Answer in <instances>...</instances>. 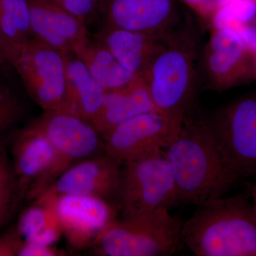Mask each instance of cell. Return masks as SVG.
<instances>
[{"label":"cell","mask_w":256,"mask_h":256,"mask_svg":"<svg viewBox=\"0 0 256 256\" xmlns=\"http://www.w3.org/2000/svg\"><path fill=\"white\" fill-rule=\"evenodd\" d=\"M180 203L198 205L224 196L239 182L224 158L208 119L193 110L164 149Z\"/></svg>","instance_id":"6da1fadb"},{"label":"cell","mask_w":256,"mask_h":256,"mask_svg":"<svg viewBox=\"0 0 256 256\" xmlns=\"http://www.w3.org/2000/svg\"><path fill=\"white\" fill-rule=\"evenodd\" d=\"M190 24L181 22L160 36L141 75L154 110L170 124L172 139L193 110L196 92L198 52L196 35Z\"/></svg>","instance_id":"7a4b0ae2"},{"label":"cell","mask_w":256,"mask_h":256,"mask_svg":"<svg viewBox=\"0 0 256 256\" xmlns=\"http://www.w3.org/2000/svg\"><path fill=\"white\" fill-rule=\"evenodd\" d=\"M182 242L196 256H256V213L249 191L198 205Z\"/></svg>","instance_id":"3957f363"},{"label":"cell","mask_w":256,"mask_h":256,"mask_svg":"<svg viewBox=\"0 0 256 256\" xmlns=\"http://www.w3.org/2000/svg\"><path fill=\"white\" fill-rule=\"evenodd\" d=\"M184 222L164 207L136 216L116 218L102 230L92 247L100 256H172L182 244Z\"/></svg>","instance_id":"277c9868"},{"label":"cell","mask_w":256,"mask_h":256,"mask_svg":"<svg viewBox=\"0 0 256 256\" xmlns=\"http://www.w3.org/2000/svg\"><path fill=\"white\" fill-rule=\"evenodd\" d=\"M117 200L122 218L180 204L164 149L121 164Z\"/></svg>","instance_id":"5b68a950"},{"label":"cell","mask_w":256,"mask_h":256,"mask_svg":"<svg viewBox=\"0 0 256 256\" xmlns=\"http://www.w3.org/2000/svg\"><path fill=\"white\" fill-rule=\"evenodd\" d=\"M207 119L238 181H256V95L248 94L230 101Z\"/></svg>","instance_id":"8992f818"},{"label":"cell","mask_w":256,"mask_h":256,"mask_svg":"<svg viewBox=\"0 0 256 256\" xmlns=\"http://www.w3.org/2000/svg\"><path fill=\"white\" fill-rule=\"evenodd\" d=\"M28 96L44 111H65L64 54L34 38L15 45L9 60Z\"/></svg>","instance_id":"52a82bcc"},{"label":"cell","mask_w":256,"mask_h":256,"mask_svg":"<svg viewBox=\"0 0 256 256\" xmlns=\"http://www.w3.org/2000/svg\"><path fill=\"white\" fill-rule=\"evenodd\" d=\"M30 126L46 136L58 152V176L78 162L104 154L100 132L92 122L76 114L44 111Z\"/></svg>","instance_id":"ba28073f"},{"label":"cell","mask_w":256,"mask_h":256,"mask_svg":"<svg viewBox=\"0 0 256 256\" xmlns=\"http://www.w3.org/2000/svg\"><path fill=\"white\" fill-rule=\"evenodd\" d=\"M38 198L50 202L62 234L76 250L92 246L102 230L116 220L117 207L100 197L60 195Z\"/></svg>","instance_id":"9c48e42d"},{"label":"cell","mask_w":256,"mask_h":256,"mask_svg":"<svg viewBox=\"0 0 256 256\" xmlns=\"http://www.w3.org/2000/svg\"><path fill=\"white\" fill-rule=\"evenodd\" d=\"M255 56L235 31L214 30L203 57L210 88L223 92L255 80Z\"/></svg>","instance_id":"30bf717a"},{"label":"cell","mask_w":256,"mask_h":256,"mask_svg":"<svg viewBox=\"0 0 256 256\" xmlns=\"http://www.w3.org/2000/svg\"><path fill=\"white\" fill-rule=\"evenodd\" d=\"M102 138L104 154L122 164L165 149L172 134L166 120L153 110L122 122Z\"/></svg>","instance_id":"8fae6325"},{"label":"cell","mask_w":256,"mask_h":256,"mask_svg":"<svg viewBox=\"0 0 256 256\" xmlns=\"http://www.w3.org/2000/svg\"><path fill=\"white\" fill-rule=\"evenodd\" d=\"M120 168L105 154L82 160L66 170L38 197L89 195L110 202L117 198Z\"/></svg>","instance_id":"7c38bea8"},{"label":"cell","mask_w":256,"mask_h":256,"mask_svg":"<svg viewBox=\"0 0 256 256\" xmlns=\"http://www.w3.org/2000/svg\"><path fill=\"white\" fill-rule=\"evenodd\" d=\"M58 156L54 146L40 131L28 126L15 150L18 186L34 200L58 176Z\"/></svg>","instance_id":"4fadbf2b"},{"label":"cell","mask_w":256,"mask_h":256,"mask_svg":"<svg viewBox=\"0 0 256 256\" xmlns=\"http://www.w3.org/2000/svg\"><path fill=\"white\" fill-rule=\"evenodd\" d=\"M106 24L161 35L181 22L176 0H107L100 11Z\"/></svg>","instance_id":"5bb4252c"},{"label":"cell","mask_w":256,"mask_h":256,"mask_svg":"<svg viewBox=\"0 0 256 256\" xmlns=\"http://www.w3.org/2000/svg\"><path fill=\"white\" fill-rule=\"evenodd\" d=\"M33 38L63 54L76 53L90 40L82 18L46 0H28Z\"/></svg>","instance_id":"9a60e30c"},{"label":"cell","mask_w":256,"mask_h":256,"mask_svg":"<svg viewBox=\"0 0 256 256\" xmlns=\"http://www.w3.org/2000/svg\"><path fill=\"white\" fill-rule=\"evenodd\" d=\"M153 110L146 82L138 76L124 87L106 92L102 107L92 124L104 137L122 122Z\"/></svg>","instance_id":"2e32d148"},{"label":"cell","mask_w":256,"mask_h":256,"mask_svg":"<svg viewBox=\"0 0 256 256\" xmlns=\"http://www.w3.org/2000/svg\"><path fill=\"white\" fill-rule=\"evenodd\" d=\"M161 35L131 31L105 24L96 34L95 40L110 50L127 70L141 76L150 60Z\"/></svg>","instance_id":"e0dca14e"},{"label":"cell","mask_w":256,"mask_h":256,"mask_svg":"<svg viewBox=\"0 0 256 256\" xmlns=\"http://www.w3.org/2000/svg\"><path fill=\"white\" fill-rule=\"evenodd\" d=\"M64 57L66 78L65 112L92 122L102 107L106 90L75 54H66Z\"/></svg>","instance_id":"ac0fdd59"},{"label":"cell","mask_w":256,"mask_h":256,"mask_svg":"<svg viewBox=\"0 0 256 256\" xmlns=\"http://www.w3.org/2000/svg\"><path fill=\"white\" fill-rule=\"evenodd\" d=\"M75 54L106 92L124 87L138 76L124 68L98 40L90 38Z\"/></svg>","instance_id":"d6986e66"},{"label":"cell","mask_w":256,"mask_h":256,"mask_svg":"<svg viewBox=\"0 0 256 256\" xmlns=\"http://www.w3.org/2000/svg\"><path fill=\"white\" fill-rule=\"evenodd\" d=\"M18 232L25 242L53 246L62 235L53 208L46 200L36 198L20 217Z\"/></svg>","instance_id":"ffe728a7"},{"label":"cell","mask_w":256,"mask_h":256,"mask_svg":"<svg viewBox=\"0 0 256 256\" xmlns=\"http://www.w3.org/2000/svg\"><path fill=\"white\" fill-rule=\"evenodd\" d=\"M0 30L14 46L34 38L28 0H0Z\"/></svg>","instance_id":"44dd1931"},{"label":"cell","mask_w":256,"mask_h":256,"mask_svg":"<svg viewBox=\"0 0 256 256\" xmlns=\"http://www.w3.org/2000/svg\"><path fill=\"white\" fill-rule=\"evenodd\" d=\"M256 16V0H240L216 10L210 20L213 30H232L252 24Z\"/></svg>","instance_id":"7402d4cb"},{"label":"cell","mask_w":256,"mask_h":256,"mask_svg":"<svg viewBox=\"0 0 256 256\" xmlns=\"http://www.w3.org/2000/svg\"><path fill=\"white\" fill-rule=\"evenodd\" d=\"M9 80L0 76V133L12 127L24 114V108Z\"/></svg>","instance_id":"603a6c76"},{"label":"cell","mask_w":256,"mask_h":256,"mask_svg":"<svg viewBox=\"0 0 256 256\" xmlns=\"http://www.w3.org/2000/svg\"><path fill=\"white\" fill-rule=\"evenodd\" d=\"M82 18L86 23L99 13L95 0H46Z\"/></svg>","instance_id":"cb8c5ba5"},{"label":"cell","mask_w":256,"mask_h":256,"mask_svg":"<svg viewBox=\"0 0 256 256\" xmlns=\"http://www.w3.org/2000/svg\"><path fill=\"white\" fill-rule=\"evenodd\" d=\"M16 255L20 256H66L67 254L63 250L53 247V246L24 242L20 244Z\"/></svg>","instance_id":"d4e9b609"},{"label":"cell","mask_w":256,"mask_h":256,"mask_svg":"<svg viewBox=\"0 0 256 256\" xmlns=\"http://www.w3.org/2000/svg\"><path fill=\"white\" fill-rule=\"evenodd\" d=\"M11 180L4 170L0 168V222L8 210L12 197Z\"/></svg>","instance_id":"484cf974"},{"label":"cell","mask_w":256,"mask_h":256,"mask_svg":"<svg viewBox=\"0 0 256 256\" xmlns=\"http://www.w3.org/2000/svg\"><path fill=\"white\" fill-rule=\"evenodd\" d=\"M234 31L240 36L252 54L256 56V25L252 24L240 25Z\"/></svg>","instance_id":"4316f807"},{"label":"cell","mask_w":256,"mask_h":256,"mask_svg":"<svg viewBox=\"0 0 256 256\" xmlns=\"http://www.w3.org/2000/svg\"><path fill=\"white\" fill-rule=\"evenodd\" d=\"M198 14L210 18L217 8L216 0H182Z\"/></svg>","instance_id":"83f0119b"},{"label":"cell","mask_w":256,"mask_h":256,"mask_svg":"<svg viewBox=\"0 0 256 256\" xmlns=\"http://www.w3.org/2000/svg\"><path fill=\"white\" fill-rule=\"evenodd\" d=\"M14 46L4 36L1 30H0V54L4 55L6 60H8L9 64V60L12 54L13 50H14Z\"/></svg>","instance_id":"f1b7e54d"},{"label":"cell","mask_w":256,"mask_h":256,"mask_svg":"<svg viewBox=\"0 0 256 256\" xmlns=\"http://www.w3.org/2000/svg\"><path fill=\"white\" fill-rule=\"evenodd\" d=\"M249 193H250V197L252 204H254V208H255L256 213V181L252 182L249 188Z\"/></svg>","instance_id":"f546056e"},{"label":"cell","mask_w":256,"mask_h":256,"mask_svg":"<svg viewBox=\"0 0 256 256\" xmlns=\"http://www.w3.org/2000/svg\"><path fill=\"white\" fill-rule=\"evenodd\" d=\"M238 1H240V0H216L217 8L232 4V3L236 2Z\"/></svg>","instance_id":"4dcf8cb0"},{"label":"cell","mask_w":256,"mask_h":256,"mask_svg":"<svg viewBox=\"0 0 256 256\" xmlns=\"http://www.w3.org/2000/svg\"><path fill=\"white\" fill-rule=\"evenodd\" d=\"M106 1L107 0H95L96 6H97L98 10L99 13L100 12L101 10L104 8Z\"/></svg>","instance_id":"1f68e13d"},{"label":"cell","mask_w":256,"mask_h":256,"mask_svg":"<svg viewBox=\"0 0 256 256\" xmlns=\"http://www.w3.org/2000/svg\"><path fill=\"white\" fill-rule=\"evenodd\" d=\"M4 64H8V60H6L4 55L0 54V66L2 65H4Z\"/></svg>","instance_id":"d6a6232c"},{"label":"cell","mask_w":256,"mask_h":256,"mask_svg":"<svg viewBox=\"0 0 256 256\" xmlns=\"http://www.w3.org/2000/svg\"><path fill=\"white\" fill-rule=\"evenodd\" d=\"M255 80H256V56H255Z\"/></svg>","instance_id":"836d02e7"}]
</instances>
